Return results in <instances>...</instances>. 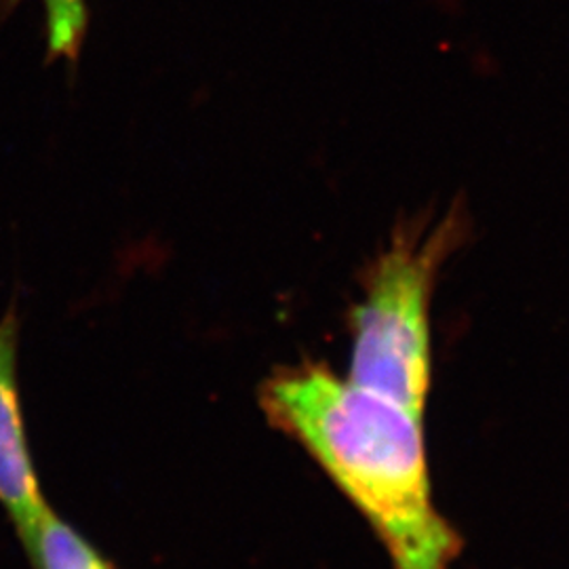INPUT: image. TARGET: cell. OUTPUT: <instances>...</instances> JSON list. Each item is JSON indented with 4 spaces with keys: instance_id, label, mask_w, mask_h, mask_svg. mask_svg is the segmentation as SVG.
Returning a JSON list of instances; mask_svg holds the SVG:
<instances>
[{
    "instance_id": "6da1fadb",
    "label": "cell",
    "mask_w": 569,
    "mask_h": 569,
    "mask_svg": "<svg viewBox=\"0 0 569 569\" xmlns=\"http://www.w3.org/2000/svg\"><path fill=\"white\" fill-rule=\"evenodd\" d=\"M258 401L366 517L392 568L451 569L462 540L432 502L425 418L310 361L266 378Z\"/></svg>"
},
{
    "instance_id": "7a4b0ae2",
    "label": "cell",
    "mask_w": 569,
    "mask_h": 569,
    "mask_svg": "<svg viewBox=\"0 0 569 569\" xmlns=\"http://www.w3.org/2000/svg\"><path fill=\"white\" fill-rule=\"evenodd\" d=\"M467 209L453 204L435 222H413L363 277L366 296L352 310L348 380L425 418L430 380V300L439 272L467 243Z\"/></svg>"
},
{
    "instance_id": "3957f363",
    "label": "cell",
    "mask_w": 569,
    "mask_h": 569,
    "mask_svg": "<svg viewBox=\"0 0 569 569\" xmlns=\"http://www.w3.org/2000/svg\"><path fill=\"white\" fill-rule=\"evenodd\" d=\"M20 317H0V505L23 538L49 509L30 453L18 380Z\"/></svg>"
},
{
    "instance_id": "277c9868",
    "label": "cell",
    "mask_w": 569,
    "mask_h": 569,
    "mask_svg": "<svg viewBox=\"0 0 569 569\" xmlns=\"http://www.w3.org/2000/svg\"><path fill=\"white\" fill-rule=\"evenodd\" d=\"M21 542L37 569H114L81 531L66 523L51 507Z\"/></svg>"
},
{
    "instance_id": "5b68a950",
    "label": "cell",
    "mask_w": 569,
    "mask_h": 569,
    "mask_svg": "<svg viewBox=\"0 0 569 569\" xmlns=\"http://www.w3.org/2000/svg\"><path fill=\"white\" fill-rule=\"evenodd\" d=\"M18 0H7L16 4ZM47 18L49 60H79L89 26L87 0H41Z\"/></svg>"
}]
</instances>
